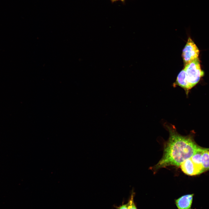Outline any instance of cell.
<instances>
[{
    "label": "cell",
    "mask_w": 209,
    "mask_h": 209,
    "mask_svg": "<svg viewBox=\"0 0 209 209\" xmlns=\"http://www.w3.org/2000/svg\"><path fill=\"white\" fill-rule=\"evenodd\" d=\"M184 69L187 81L191 88L199 82L204 74L201 69L198 58L185 65Z\"/></svg>",
    "instance_id": "2"
},
{
    "label": "cell",
    "mask_w": 209,
    "mask_h": 209,
    "mask_svg": "<svg viewBox=\"0 0 209 209\" xmlns=\"http://www.w3.org/2000/svg\"><path fill=\"white\" fill-rule=\"evenodd\" d=\"M203 149L201 148L190 158L193 163L202 171V173L203 171L201 165V157Z\"/></svg>",
    "instance_id": "8"
},
{
    "label": "cell",
    "mask_w": 209,
    "mask_h": 209,
    "mask_svg": "<svg viewBox=\"0 0 209 209\" xmlns=\"http://www.w3.org/2000/svg\"><path fill=\"white\" fill-rule=\"evenodd\" d=\"M164 125L169 132V137L164 144L162 158L151 168L154 172L168 166H180L202 148L197 145L190 136L179 134L174 125L166 123Z\"/></svg>",
    "instance_id": "1"
},
{
    "label": "cell",
    "mask_w": 209,
    "mask_h": 209,
    "mask_svg": "<svg viewBox=\"0 0 209 209\" xmlns=\"http://www.w3.org/2000/svg\"><path fill=\"white\" fill-rule=\"evenodd\" d=\"M173 86L175 87L179 86L183 89L187 95L190 90L191 89L190 84L187 81L185 72L183 69L178 74L176 81L173 84Z\"/></svg>",
    "instance_id": "5"
},
{
    "label": "cell",
    "mask_w": 209,
    "mask_h": 209,
    "mask_svg": "<svg viewBox=\"0 0 209 209\" xmlns=\"http://www.w3.org/2000/svg\"><path fill=\"white\" fill-rule=\"evenodd\" d=\"M208 151H209V149H208Z\"/></svg>",
    "instance_id": "12"
},
{
    "label": "cell",
    "mask_w": 209,
    "mask_h": 209,
    "mask_svg": "<svg viewBox=\"0 0 209 209\" xmlns=\"http://www.w3.org/2000/svg\"><path fill=\"white\" fill-rule=\"evenodd\" d=\"M194 194L183 195L176 200L177 207L179 209H191Z\"/></svg>",
    "instance_id": "6"
},
{
    "label": "cell",
    "mask_w": 209,
    "mask_h": 209,
    "mask_svg": "<svg viewBox=\"0 0 209 209\" xmlns=\"http://www.w3.org/2000/svg\"><path fill=\"white\" fill-rule=\"evenodd\" d=\"M201 165L203 172L209 170V152L208 149H203L201 157Z\"/></svg>",
    "instance_id": "7"
},
{
    "label": "cell",
    "mask_w": 209,
    "mask_h": 209,
    "mask_svg": "<svg viewBox=\"0 0 209 209\" xmlns=\"http://www.w3.org/2000/svg\"><path fill=\"white\" fill-rule=\"evenodd\" d=\"M199 51L192 39L189 37L182 52L184 65L198 58Z\"/></svg>",
    "instance_id": "3"
},
{
    "label": "cell",
    "mask_w": 209,
    "mask_h": 209,
    "mask_svg": "<svg viewBox=\"0 0 209 209\" xmlns=\"http://www.w3.org/2000/svg\"><path fill=\"white\" fill-rule=\"evenodd\" d=\"M118 0H120V1H124L125 0H111V1L112 2H114V1H118Z\"/></svg>",
    "instance_id": "11"
},
{
    "label": "cell",
    "mask_w": 209,
    "mask_h": 209,
    "mask_svg": "<svg viewBox=\"0 0 209 209\" xmlns=\"http://www.w3.org/2000/svg\"><path fill=\"white\" fill-rule=\"evenodd\" d=\"M118 209H128L127 205H123L120 207Z\"/></svg>",
    "instance_id": "10"
},
{
    "label": "cell",
    "mask_w": 209,
    "mask_h": 209,
    "mask_svg": "<svg viewBox=\"0 0 209 209\" xmlns=\"http://www.w3.org/2000/svg\"><path fill=\"white\" fill-rule=\"evenodd\" d=\"M180 167L182 171L188 175H195L202 173V171L193 163L190 158L184 161Z\"/></svg>",
    "instance_id": "4"
},
{
    "label": "cell",
    "mask_w": 209,
    "mask_h": 209,
    "mask_svg": "<svg viewBox=\"0 0 209 209\" xmlns=\"http://www.w3.org/2000/svg\"><path fill=\"white\" fill-rule=\"evenodd\" d=\"M127 206L128 209H137L134 203L133 195H131Z\"/></svg>",
    "instance_id": "9"
}]
</instances>
